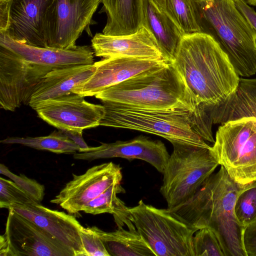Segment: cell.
Returning <instances> with one entry per match:
<instances>
[{"label": "cell", "mask_w": 256, "mask_h": 256, "mask_svg": "<svg viewBox=\"0 0 256 256\" xmlns=\"http://www.w3.org/2000/svg\"><path fill=\"white\" fill-rule=\"evenodd\" d=\"M84 98L72 92L44 100L33 109L41 119L58 130L82 131L100 126L106 113L104 106L90 103Z\"/></svg>", "instance_id": "4fadbf2b"}, {"label": "cell", "mask_w": 256, "mask_h": 256, "mask_svg": "<svg viewBox=\"0 0 256 256\" xmlns=\"http://www.w3.org/2000/svg\"><path fill=\"white\" fill-rule=\"evenodd\" d=\"M8 209L46 230L74 256H86L80 236L82 226L72 214L51 210L38 202L27 205L13 204Z\"/></svg>", "instance_id": "e0dca14e"}, {"label": "cell", "mask_w": 256, "mask_h": 256, "mask_svg": "<svg viewBox=\"0 0 256 256\" xmlns=\"http://www.w3.org/2000/svg\"><path fill=\"white\" fill-rule=\"evenodd\" d=\"M192 244L194 256H224L216 234L208 228L196 231Z\"/></svg>", "instance_id": "f1b7e54d"}, {"label": "cell", "mask_w": 256, "mask_h": 256, "mask_svg": "<svg viewBox=\"0 0 256 256\" xmlns=\"http://www.w3.org/2000/svg\"><path fill=\"white\" fill-rule=\"evenodd\" d=\"M202 33L212 36L239 76L256 73V32L234 0H198Z\"/></svg>", "instance_id": "5b68a950"}, {"label": "cell", "mask_w": 256, "mask_h": 256, "mask_svg": "<svg viewBox=\"0 0 256 256\" xmlns=\"http://www.w3.org/2000/svg\"><path fill=\"white\" fill-rule=\"evenodd\" d=\"M37 202L12 180L0 178V208L8 209L13 204L27 205Z\"/></svg>", "instance_id": "f546056e"}, {"label": "cell", "mask_w": 256, "mask_h": 256, "mask_svg": "<svg viewBox=\"0 0 256 256\" xmlns=\"http://www.w3.org/2000/svg\"><path fill=\"white\" fill-rule=\"evenodd\" d=\"M248 5L256 6V0H244Z\"/></svg>", "instance_id": "d590c367"}, {"label": "cell", "mask_w": 256, "mask_h": 256, "mask_svg": "<svg viewBox=\"0 0 256 256\" xmlns=\"http://www.w3.org/2000/svg\"><path fill=\"white\" fill-rule=\"evenodd\" d=\"M125 190L120 183L114 184L100 196L90 202L82 211L86 214H112L118 227L126 226L131 221L128 218V207L118 196Z\"/></svg>", "instance_id": "484cf974"}, {"label": "cell", "mask_w": 256, "mask_h": 256, "mask_svg": "<svg viewBox=\"0 0 256 256\" xmlns=\"http://www.w3.org/2000/svg\"><path fill=\"white\" fill-rule=\"evenodd\" d=\"M172 63L206 112L225 100L239 82L228 56L206 34L184 35Z\"/></svg>", "instance_id": "6da1fadb"}, {"label": "cell", "mask_w": 256, "mask_h": 256, "mask_svg": "<svg viewBox=\"0 0 256 256\" xmlns=\"http://www.w3.org/2000/svg\"><path fill=\"white\" fill-rule=\"evenodd\" d=\"M128 212L129 219L156 256H194L193 237L198 230L170 209L140 200Z\"/></svg>", "instance_id": "52a82bcc"}, {"label": "cell", "mask_w": 256, "mask_h": 256, "mask_svg": "<svg viewBox=\"0 0 256 256\" xmlns=\"http://www.w3.org/2000/svg\"><path fill=\"white\" fill-rule=\"evenodd\" d=\"M140 5L142 26L152 34L166 59L172 63L184 34L154 0H140Z\"/></svg>", "instance_id": "ffe728a7"}, {"label": "cell", "mask_w": 256, "mask_h": 256, "mask_svg": "<svg viewBox=\"0 0 256 256\" xmlns=\"http://www.w3.org/2000/svg\"><path fill=\"white\" fill-rule=\"evenodd\" d=\"M55 0H0V34L28 45L48 47V14Z\"/></svg>", "instance_id": "30bf717a"}, {"label": "cell", "mask_w": 256, "mask_h": 256, "mask_svg": "<svg viewBox=\"0 0 256 256\" xmlns=\"http://www.w3.org/2000/svg\"><path fill=\"white\" fill-rule=\"evenodd\" d=\"M206 112L214 124L244 118H256V78H240L236 90L223 102Z\"/></svg>", "instance_id": "7402d4cb"}, {"label": "cell", "mask_w": 256, "mask_h": 256, "mask_svg": "<svg viewBox=\"0 0 256 256\" xmlns=\"http://www.w3.org/2000/svg\"><path fill=\"white\" fill-rule=\"evenodd\" d=\"M60 130L68 138L76 144L80 148L84 149L88 148V146L82 138V130Z\"/></svg>", "instance_id": "836d02e7"}, {"label": "cell", "mask_w": 256, "mask_h": 256, "mask_svg": "<svg viewBox=\"0 0 256 256\" xmlns=\"http://www.w3.org/2000/svg\"><path fill=\"white\" fill-rule=\"evenodd\" d=\"M173 150L166 164L160 192L168 208L188 201L219 166L212 146L172 143Z\"/></svg>", "instance_id": "8992f818"}, {"label": "cell", "mask_w": 256, "mask_h": 256, "mask_svg": "<svg viewBox=\"0 0 256 256\" xmlns=\"http://www.w3.org/2000/svg\"><path fill=\"white\" fill-rule=\"evenodd\" d=\"M0 256H9L8 244L4 234L0 236Z\"/></svg>", "instance_id": "e575fe53"}, {"label": "cell", "mask_w": 256, "mask_h": 256, "mask_svg": "<svg viewBox=\"0 0 256 256\" xmlns=\"http://www.w3.org/2000/svg\"><path fill=\"white\" fill-rule=\"evenodd\" d=\"M240 12L256 32V12L244 0H234Z\"/></svg>", "instance_id": "d6a6232c"}, {"label": "cell", "mask_w": 256, "mask_h": 256, "mask_svg": "<svg viewBox=\"0 0 256 256\" xmlns=\"http://www.w3.org/2000/svg\"><path fill=\"white\" fill-rule=\"evenodd\" d=\"M4 144H20L39 150L56 154H74L80 148L62 130L54 131L50 135L36 137H8L0 140Z\"/></svg>", "instance_id": "4316f807"}, {"label": "cell", "mask_w": 256, "mask_h": 256, "mask_svg": "<svg viewBox=\"0 0 256 256\" xmlns=\"http://www.w3.org/2000/svg\"><path fill=\"white\" fill-rule=\"evenodd\" d=\"M184 35L202 33L198 0H154Z\"/></svg>", "instance_id": "d4e9b609"}, {"label": "cell", "mask_w": 256, "mask_h": 256, "mask_svg": "<svg viewBox=\"0 0 256 256\" xmlns=\"http://www.w3.org/2000/svg\"><path fill=\"white\" fill-rule=\"evenodd\" d=\"M101 0H55L46 25L48 47L70 49L90 24Z\"/></svg>", "instance_id": "8fae6325"}, {"label": "cell", "mask_w": 256, "mask_h": 256, "mask_svg": "<svg viewBox=\"0 0 256 256\" xmlns=\"http://www.w3.org/2000/svg\"><path fill=\"white\" fill-rule=\"evenodd\" d=\"M80 236L86 256H110L102 239L92 226H82Z\"/></svg>", "instance_id": "1f68e13d"}, {"label": "cell", "mask_w": 256, "mask_h": 256, "mask_svg": "<svg viewBox=\"0 0 256 256\" xmlns=\"http://www.w3.org/2000/svg\"><path fill=\"white\" fill-rule=\"evenodd\" d=\"M170 156L164 144L160 140L140 136L128 140H117L102 143L96 147L80 148L73 157L86 160L114 158L139 159L148 162L162 174Z\"/></svg>", "instance_id": "9a60e30c"}, {"label": "cell", "mask_w": 256, "mask_h": 256, "mask_svg": "<svg viewBox=\"0 0 256 256\" xmlns=\"http://www.w3.org/2000/svg\"><path fill=\"white\" fill-rule=\"evenodd\" d=\"M106 113L100 126L136 130L178 142L210 148L214 143L213 124L202 108L180 107L145 109L102 102Z\"/></svg>", "instance_id": "3957f363"}, {"label": "cell", "mask_w": 256, "mask_h": 256, "mask_svg": "<svg viewBox=\"0 0 256 256\" xmlns=\"http://www.w3.org/2000/svg\"><path fill=\"white\" fill-rule=\"evenodd\" d=\"M118 227L114 232H106L96 226L92 228L98 234L110 256H156L132 222Z\"/></svg>", "instance_id": "cb8c5ba5"}, {"label": "cell", "mask_w": 256, "mask_h": 256, "mask_svg": "<svg viewBox=\"0 0 256 256\" xmlns=\"http://www.w3.org/2000/svg\"><path fill=\"white\" fill-rule=\"evenodd\" d=\"M212 146L219 165L236 182L256 181V118H244L218 128Z\"/></svg>", "instance_id": "ba28073f"}, {"label": "cell", "mask_w": 256, "mask_h": 256, "mask_svg": "<svg viewBox=\"0 0 256 256\" xmlns=\"http://www.w3.org/2000/svg\"><path fill=\"white\" fill-rule=\"evenodd\" d=\"M0 45L30 62L55 68L94 64V52L88 46H76L70 49L38 47L16 41L1 34Z\"/></svg>", "instance_id": "d6986e66"}, {"label": "cell", "mask_w": 256, "mask_h": 256, "mask_svg": "<svg viewBox=\"0 0 256 256\" xmlns=\"http://www.w3.org/2000/svg\"><path fill=\"white\" fill-rule=\"evenodd\" d=\"M234 214L239 224L245 229L256 222V181L246 184L238 194Z\"/></svg>", "instance_id": "83f0119b"}, {"label": "cell", "mask_w": 256, "mask_h": 256, "mask_svg": "<svg viewBox=\"0 0 256 256\" xmlns=\"http://www.w3.org/2000/svg\"><path fill=\"white\" fill-rule=\"evenodd\" d=\"M244 186L234 181L221 166L192 198L170 210L198 230L210 228L224 256H248L244 242L246 229L234 214L236 197Z\"/></svg>", "instance_id": "7a4b0ae2"}, {"label": "cell", "mask_w": 256, "mask_h": 256, "mask_svg": "<svg viewBox=\"0 0 256 256\" xmlns=\"http://www.w3.org/2000/svg\"><path fill=\"white\" fill-rule=\"evenodd\" d=\"M168 62L124 57L104 58L94 62V73L86 82L74 88L72 92L84 97L95 96L110 86Z\"/></svg>", "instance_id": "ac0fdd59"}, {"label": "cell", "mask_w": 256, "mask_h": 256, "mask_svg": "<svg viewBox=\"0 0 256 256\" xmlns=\"http://www.w3.org/2000/svg\"><path fill=\"white\" fill-rule=\"evenodd\" d=\"M55 68L30 62L0 45V107L14 112L29 105L46 74Z\"/></svg>", "instance_id": "9c48e42d"}, {"label": "cell", "mask_w": 256, "mask_h": 256, "mask_svg": "<svg viewBox=\"0 0 256 256\" xmlns=\"http://www.w3.org/2000/svg\"><path fill=\"white\" fill-rule=\"evenodd\" d=\"M91 42L94 56L104 58L124 57L168 62L152 34L144 26L129 34L96 33Z\"/></svg>", "instance_id": "2e32d148"}, {"label": "cell", "mask_w": 256, "mask_h": 256, "mask_svg": "<svg viewBox=\"0 0 256 256\" xmlns=\"http://www.w3.org/2000/svg\"><path fill=\"white\" fill-rule=\"evenodd\" d=\"M72 176V179L50 201L70 214L82 211L90 202L114 184L120 183L122 178V168L112 162L92 166L82 174Z\"/></svg>", "instance_id": "7c38bea8"}, {"label": "cell", "mask_w": 256, "mask_h": 256, "mask_svg": "<svg viewBox=\"0 0 256 256\" xmlns=\"http://www.w3.org/2000/svg\"><path fill=\"white\" fill-rule=\"evenodd\" d=\"M5 232L9 256H74L46 230L8 209Z\"/></svg>", "instance_id": "5bb4252c"}, {"label": "cell", "mask_w": 256, "mask_h": 256, "mask_svg": "<svg viewBox=\"0 0 256 256\" xmlns=\"http://www.w3.org/2000/svg\"><path fill=\"white\" fill-rule=\"evenodd\" d=\"M96 70L94 64H78L54 69L48 72L32 94L29 106L72 92L73 90L88 79Z\"/></svg>", "instance_id": "44dd1931"}, {"label": "cell", "mask_w": 256, "mask_h": 256, "mask_svg": "<svg viewBox=\"0 0 256 256\" xmlns=\"http://www.w3.org/2000/svg\"><path fill=\"white\" fill-rule=\"evenodd\" d=\"M95 96L102 102L139 108H201L171 62L141 72Z\"/></svg>", "instance_id": "277c9868"}, {"label": "cell", "mask_w": 256, "mask_h": 256, "mask_svg": "<svg viewBox=\"0 0 256 256\" xmlns=\"http://www.w3.org/2000/svg\"><path fill=\"white\" fill-rule=\"evenodd\" d=\"M101 3L107 18L103 34H129L142 26L140 0H101Z\"/></svg>", "instance_id": "603a6c76"}, {"label": "cell", "mask_w": 256, "mask_h": 256, "mask_svg": "<svg viewBox=\"0 0 256 256\" xmlns=\"http://www.w3.org/2000/svg\"><path fill=\"white\" fill-rule=\"evenodd\" d=\"M0 172L14 182L36 202L40 203L43 200L45 190L43 184L34 179L28 178L24 174L17 175L14 174L2 164H0Z\"/></svg>", "instance_id": "4dcf8cb0"}]
</instances>
